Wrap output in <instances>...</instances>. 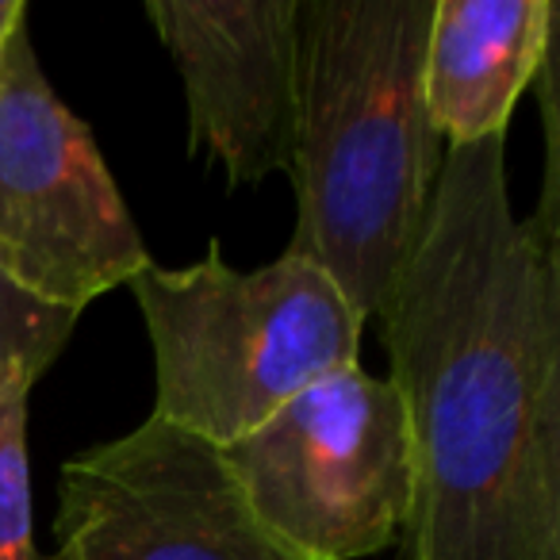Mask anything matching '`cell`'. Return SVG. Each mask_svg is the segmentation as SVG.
<instances>
[{"mask_svg":"<svg viewBox=\"0 0 560 560\" xmlns=\"http://www.w3.org/2000/svg\"><path fill=\"white\" fill-rule=\"evenodd\" d=\"M27 388L0 396V560H47L32 537V468H27Z\"/></svg>","mask_w":560,"mask_h":560,"instance_id":"10","label":"cell"},{"mask_svg":"<svg viewBox=\"0 0 560 560\" xmlns=\"http://www.w3.org/2000/svg\"><path fill=\"white\" fill-rule=\"evenodd\" d=\"M223 450L272 534L312 560H365L407 526L411 430L388 376H327Z\"/></svg>","mask_w":560,"mask_h":560,"instance_id":"4","label":"cell"},{"mask_svg":"<svg viewBox=\"0 0 560 560\" xmlns=\"http://www.w3.org/2000/svg\"><path fill=\"white\" fill-rule=\"evenodd\" d=\"M188 101V150L231 188L289 173L300 0H147Z\"/></svg>","mask_w":560,"mask_h":560,"instance_id":"7","label":"cell"},{"mask_svg":"<svg viewBox=\"0 0 560 560\" xmlns=\"http://www.w3.org/2000/svg\"><path fill=\"white\" fill-rule=\"evenodd\" d=\"M503 139L445 150L381 307L411 430V560H560V238L552 185L518 219Z\"/></svg>","mask_w":560,"mask_h":560,"instance_id":"1","label":"cell"},{"mask_svg":"<svg viewBox=\"0 0 560 560\" xmlns=\"http://www.w3.org/2000/svg\"><path fill=\"white\" fill-rule=\"evenodd\" d=\"M50 560H312L265 526L223 450L150 415L58 476Z\"/></svg>","mask_w":560,"mask_h":560,"instance_id":"6","label":"cell"},{"mask_svg":"<svg viewBox=\"0 0 560 560\" xmlns=\"http://www.w3.org/2000/svg\"><path fill=\"white\" fill-rule=\"evenodd\" d=\"M127 289L154 346V419L211 445L257 430L312 384L358 365L361 315L315 261L234 269L211 242L185 269L147 261Z\"/></svg>","mask_w":560,"mask_h":560,"instance_id":"3","label":"cell"},{"mask_svg":"<svg viewBox=\"0 0 560 560\" xmlns=\"http://www.w3.org/2000/svg\"><path fill=\"white\" fill-rule=\"evenodd\" d=\"M24 20H27L24 0H0V50H4V43L12 39V32H16Z\"/></svg>","mask_w":560,"mask_h":560,"instance_id":"11","label":"cell"},{"mask_svg":"<svg viewBox=\"0 0 560 560\" xmlns=\"http://www.w3.org/2000/svg\"><path fill=\"white\" fill-rule=\"evenodd\" d=\"M549 0H434L422 93L445 150L506 135L518 96L549 62Z\"/></svg>","mask_w":560,"mask_h":560,"instance_id":"8","label":"cell"},{"mask_svg":"<svg viewBox=\"0 0 560 560\" xmlns=\"http://www.w3.org/2000/svg\"><path fill=\"white\" fill-rule=\"evenodd\" d=\"M73 327L78 312L32 296L0 272V396L12 388L32 392L70 346Z\"/></svg>","mask_w":560,"mask_h":560,"instance_id":"9","label":"cell"},{"mask_svg":"<svg viewBox=\"0 0 560 560\" xmlns=\"http://www.w3.org/2000/svg\"><path fill=\"white\" fill-rule=\"evenodd\" d=\"M434 0H300L289 254L376 319L427 226L445 142L422 93Z\"/></svg>","mask_w":560,"mask_h":560,"instance_id":"2","label":"cell"},{"mask_svg":"<svg viewBox=\"0 0 560 560\" xmlns=\"http://www.w3.org/2000/svg\"><path fill=\"white\" fill-rule=\"evenodd\" d=\"M147 261L93 131L47 81L24 20L0 50V272L81 315Z\"/></svg>","mask_w":560,"mask_h":560,"instance_id":"5","label":"cell"},{"mask_svg":"<svg viewBox=\"0 0 560 560\" xmlns=\"http://www.w3.org/2000/svg\"><path fill=\"white\" fill-rule=\"evenodd\" d=\"M47 560H50V557H47Z\"/></svg>","mask_w":560,"mask_h":560,"instance_id":"12","label":"cell"}]
</instances>
